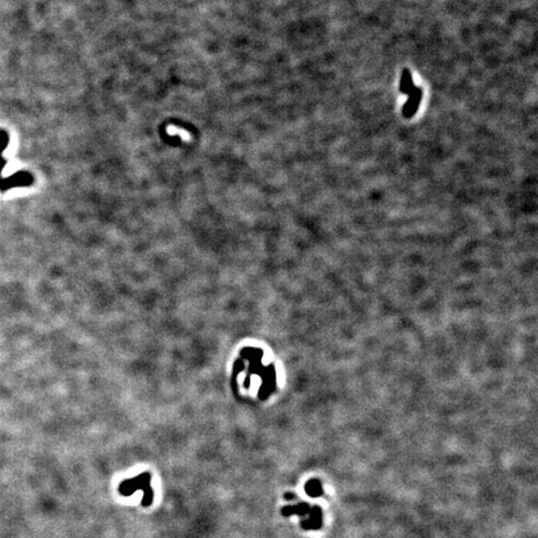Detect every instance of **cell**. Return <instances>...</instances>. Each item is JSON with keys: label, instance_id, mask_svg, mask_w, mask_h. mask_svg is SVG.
Wrapping results in <instances>:
<instances>
[{"label": "cell", "instance_id": "1", "mask_svg": "<svg viewBox=\"0 0 538 538\" xmlns=\"http://www.w3.org/2000/svg\"><path fill=\"white\" fill-rule=\"evenodd\" d=\"M137 490L144 491L143 495V501H142V505L148 506L152 503V493L151 490V475L147 472L142 473V475L137 476L134 480H126L119 486V491L124 496H130Z\"/></svg>", "mask_w": 538, "mask_h": 538}, {"label": "cell", "instance_id": "2", "mask_svg": "<svg viewBox=\"0 0 538 538\" xmlns=\"http://www.w3.org/2000/svg\"><path fill=\"white\" fill-rule=\"evenodd\" d=\"M421 99H422V89L415 86L411 91L410 95H407V101L405 102L403 107V115L406 119H410L417 111V107L420 105Z\"/></svg>", "mask_w": 538, "mask_h": 538}, {"label": "cell", "instance_id": "3", "mask_svg": "<svg viewBox=\"0 0 538 538\" xmlns=\"http://www.w3.org/2000/svg\"><path fill=\"white\" fill-rule=\"evenodd\" d=\"M310 516L311 518L308 521H304L301 525L305 530H316L318 527H320L321 525V511L320 507H314L313 510H310Z\"/></svg>", "mask_w": 538, "mask_h": 538}, {"label": "cell", "instance_id": "4", "mask_svg": "<svg viewBox=\"0 0 538 538\" xmlns=\"http://www.w3.org/2000/svg\"><path fill=\"white\" fill-rule=\"evenodd\" d=\"M415 85H413L412 77H411V72L408 71V69H404L403 75H401V81H400V91L403 94L410 95L411 91L413 90Z\"/></svg>", "mask_w": 538, "mask_h": 538}, {"label": "cell", "instance_id": "5", "mask_svg": "<svg viewBox=\"0 0 538 538\" xmlns=\"http://www.w3.org/2000/svg\"><path fill=\"white\" fill-rule=\"evenodd\" d=\"M309 512H310V508H309V506L306 505V503H300V505L298 506H286V507H284L283 511H281V513H283L284 516H290L293 515V513H298V515L303 516Z\"/></svg>", "mask_w": 538, "mask_h": 538}, {"label": "cell", "instance_id": "6", "mask_svg": "<svg viewBox=\"0 0 538 538\" xmlns=\"http://www.w3.org/2000/svg\"><path fill=\"white\" fill-rule=\"evenodd\" d=\"M305 490H306V493L313 496V497H318V496H320L321 493H323L320 483H319L316 480H313V481H310V482L306 483Z\"/></svg>", "mask_w": 538, "mask_h": 538}, {"label": "cell", "instance_id": "7", "mask_svg": "<svg viewBox=\"0 0 538 538\" xmlns=\"http://www.w3.org/2000/svg\"><path fill=\"white\" fill-rule=\"evenodd\" d=\"M295 498V496L291 495V493H286L285 495V500H294Z\"/></svg>", "mask_w": 538, "mask_h": 538}]
</instances>
